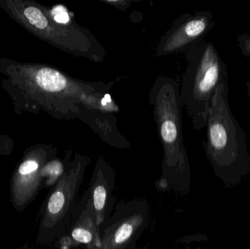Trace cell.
<instances>
[{"instance_id": "ba28073f", "label": "cell", "mask_w": 250, "mask_h": 249, "mask_svg": "<svg viewBox=\"0 0 250 249\" xmlns=\"http://www.w3.org/2000/svg\"><path fill=\"white\" fill-rule=\"evenodd\" d=\"M57 150L48 144H37L28 149L10 181V199L18 211L24 210L44 186L42 168L57 157Z\"/></svg>"}, {"instance_id": "3957f363", "label": "cell", "mask_w": 250, "mask_h": 249, "mask_svg": "<svg viewBox=\"0 0 250 249\" xmlns=\"http://www.w3.org/2000/svg\"><path fill=\"white\" fill-rule=\"evenodd\" d=\"M229 92V80H225L213 95L203 146L216 176L225 187L233 188L249 176L250 154L246 133L230 110Z\"/></svg>"}, {"instance_id": "7c38bea8", "label": "cell", "mask_w": 250, "mask_h": 249, "mask_svg": "<svg viewBox=\"0 0 250 249\" xmlns=\"http://www.w3.org/2000/svg\"><path fill=\"white\" fill-rule=\"evenodd\" d=\"M236 41L242 55L250 59V33L244 32L239 34Z\"/></svg>"}, {"instance_id": "277c9868", "label": "cell", "mask_w": 250, "mask_h": 249, "mask_svg": "<svg viewBox=\"0 0 250 249\" xmlns=\"http://www.w3.org/2000/svg\"><path fill=\"white\" fill-rule=\"evenodd\" d=\"M0 9L35 38L63 52L94 62L105 61L106 51L89 29L73 20L60 21L35 0H0Z\"/></svg>"}, {"instance_id": "8fae6325", "label": "cell", "mask_w": 250, "mask_h": 249, "mask_svg": "<svg viewBox=\"0 0 250 249\" xmlns=\"http://www.w3.org/2000/svg\"><path fill=\"white\" fill-rule=\"evenodd\" d=\"M115 181L114 168L104 156H99L94 168L89 189L100 226L114 210Z\"/></svg>"}, {"instance_id": "5bb4252c", "label": "cell", "mask_w": 250, "mask_h": 249, "mask_svg": "<svg viewBox=\"0 0 250 249\" xmlns=\"http://www.w3.org/2000/svg\"><path fill=\"white\" fill-rule=\"evenodd\" d=\"M246 92L250 99V80L246 83Z\"/></svg>"}, {"instance_id": "7a4b0ae2", "label": "cell", "mask_w": 250, "mask_h": 249, "mask_svg": "<svg viewBox=\"0 0 250 249\" xmlns=\"http://www.w3.org/2000/svg\"><path fill=\"white\" fill-rule=\"evenodd\" d=\"M148 104L163 150L161 176L156 187L185 197L190 191L191 168L184 139L180 84L173 77L159 76L150 89Z\"/></svg>"}, {"instance_id": "52a82bcc", "label": "cell", "mask_w": 250, "mask_h": 249, "mask_svg": "<svg viewBox=\"0 0 250 249\" xmlns=\"http://www.w3.org/2000/svg\"><path fill=\"white\" fill-rule=\"evenodd\" d=\"M149 218L150 208L145 199L120 203L100 226V249L135 248Z\"/></svg>"}, {"instance_id": "4fadbf2b", "label": "cell", "mask_w": 250, "mask_h": 249, "mask_svg": "<svg viewBox=\"0 0 250 249\" xmlns=\"http://www.w3.org/2000/svg\"><path fill=\"white\" fill-rule=\"evenodd\" d=\"M104 1L119 10L126 11L128 9L130 8L133 3L141 2L143 0H101Z\"/></svg>"}, {"instance_id": "5b68a950", "label": "cell", "mask_w": 250, "mask_h": 249, "mask_svg": "<svg viewBox=\"0 0 250 249\" xmlns=\"http://www.w3.org/2000/svg\"><path fill=\"white\" fill-rule=\"evenodd\" d=\"M184 54L188 64L180 85L181 97L194 130H202L217 86L229 80L228 67L214 44L205 39Z\"/></svg>"}, {"instance_id": "8992f818", "label": "cell", "mask_w": 250, "mask_h": 249, "mask_svg": "<svg viewBox=\"0 0 250 249\" xmlns=\"http://www.w3.org/2000/svg\"><path fill=\"white\" fill-rule=\"evenodd\" d=\"M71 153L69 152L64 172L45 201L37 236L39 244H49L65 235L79 202V191L90 159L78 153L70 159Z\"/></svg>"}, {"instance_id": "30bf717a", "label": "cell", "mask_w": 250, "mask_h": 249, "mask_svg": "<svg viewBox=\"0 0 250 249\" xmlns=\"http://www.w3.org/2000/svg\"><path fill=\"white\" fill-rule=\"evenodd\" d=\"M60 248L85 246L89 249H101L100 225L89 189L79 200L65 235L60 238Z\"/></svg>"}, {"instance_id": "6da1fadb", "label": "cell", "mask_w": 250, "mask_h": 249, "mask_svg": "<svg viewBox=\"0 0 250 249\" xmlns=\"http://www.w3.org/2000/svg\"><path fill=\"white\" fill-rule=\"evenodd\" d=\"M1 87L16 114L46 113L58 120L78 119L90 127L107 145L125 149L131 144L120 133L118 105L109 91L114 81L76 79L49 64L0 58Z\"/></svg>"}, {"instance_id": "9c48e42d", "label": "cell", "mask_w": 250, "mask_h": 249, "mask_svg": "<svg viewBox=\"0 0 250 249\" xmlns=\"http://www.w3.org/2000/svg\"><path fill=\"white\" fill-rule=\"evenodd\" d=\"M215 26L213 13L208 10L183 13L160 38L154 56L161 57L184 53L194 44L205 39Z\"/></svg>"}]
</instances>
